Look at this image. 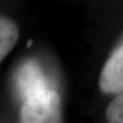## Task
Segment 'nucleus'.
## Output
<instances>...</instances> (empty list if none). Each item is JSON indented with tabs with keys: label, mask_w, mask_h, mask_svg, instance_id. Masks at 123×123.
<instances>
[{
	"label": "nucleus",
	"mask_w": 123,
	"mask_h": 123,
	"mask_svg": "<svg viewBox=\"0 0 123 123\" xmlns=\"http://www.w3.org/2000/svg\"><path fill=\"white\" fill-rule=\"evenodd\" d=\"M19 38V29L15 21L0 15V62L12 52Z\"/></svg>",
	"instance_id": "nucleus-4"
},
{
	"label": "nucleus",
	"mask_w": 123,
	"mask_h": 123,
	"mask_svg": "<svg viewBox=\"0 0 123 123\" xmlns=\"http://www.w3.org/2000/svg\"><path fill=\"white\" fill-rule=\"evenodd\" d=\"M14 88L18 97L25 102L33 96L48 91H57L44 67L35 59H28L15 72Z\"/></svg>",
	"instance_id": "nucleus-1"
},
{
	"label": "nucleus",
	"mask_w": 123,
	"mask_h": 123,
	"mask_svg": "<svg viewBox=\"0 0 123 123\" xmlns=\"http://www.w3.org/2000/svg\"><path fill=\"white\" fill-rule=\"evenodd\" d=\"M107 123H123V94H118L111 100L105 111Z\"/></svg>",
	"instance_id": "nucleus-5"
},
{
	"label": "nucleus",
	"mask_w": 123,
	"mask_h": 123,
	"mask_svg": "<svg viewBox=\"0 0 123 123\" xmlns=\"http://www.w3.org/2000/svg\"><path fill=\"white\" fill-rule=\"evenodd\" d=\"M99 88L108 94H123V42L104 63L99 77Z\"/></svg>",
	"instance_id": "nucleus-3"
},
{
	"label": "nucleus",
	"mask_w": 123,
	"mask_h": 123,
	"mask_svg": "<svg viewBox=\"0 0 123 123\" xmlns=\"http://www.w3.org/2000/svg\"><path fill=\"white\" fill-rule=\"evenodd\" d=\"M20 123H63L58 91H48L23 102Z\"/></svg>",
	"instance_id": "nucleus-2"
}]
</instances>
